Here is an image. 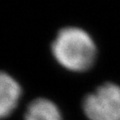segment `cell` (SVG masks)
I'll use <instances>...</instances> for the list:
<instances>
[{"instance_id": "6da1fadb", "label": "cell", "mask_w": 120, "mask_h": 120, "mask_svg": "<svg viewBox=\"0 0 120 120\" xmlns=\"http://www.w3.org/2000/svg\"><path fill=\"white\" fill-rule=\"evenodd\" d=\"M52 53L66 69L80 72L93 64L96 46L86 31L77 27H66L56 36L52 44Z\"/></svg>"}, {"instance_id": "277c9868", "label": "cell", "mask_w": 120, "mask_h": 120, "mask_svg": "<svg viewBox=\"0 0 120 120\" xmlns=\"http://www.w3.org/2000/svg\"><path fill=\"white\" fill-rule=\"evenodd\" d=\"M25 120H62V117L53 102L45 98H38L29 104Z\"/></svg>"}, {"instance_id": "3957f363", "label": "cell", "mask_w": 120, "mask_h": 120, "mask_svg": "<svg viewBox=\"0 0 120 120\" xmlns=\"http://www.w3.org/2000/svg\"><path fill=\"white\" fill-rule=\"evenodd\" d=\"M21 87L9 74L0 71V119L10 115L17 107Z\"/></svg>"}, {"instance_id": "7a4b0ae2", "label": "cell", "mask_w": 120, "mask_h": 120, "mask_svg": "<svg viewBox=\"0 0 120 120\" xmlns=\"http://www.w3.org/2000/svg\"><path fill=\"white\" fill-rule=\"evenodd\" d=\"M83 110L89 120H120V87L113 83L99 86L85 97Z\"/></svg>"}]
</instances>
